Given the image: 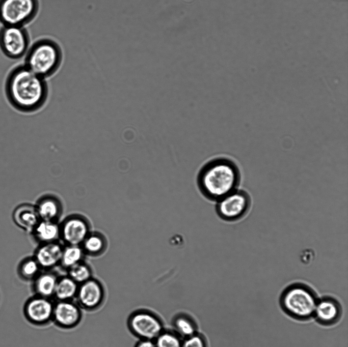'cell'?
Masks as SVG:
<instances>
[{
  "mask_svg": "<svg viewBox=\"0 0 348 347\" xmlns=\"http://www.w3.org/2000/svg\"><path fill=\"white\" fill-rule=\"evenodd\" d=\"M5 91L11 106L23 113L40 109L48 94L45 78L32 72L23 64L10 70L6 78Z\"/></svg>",
  "mask_w": 348,
  "mask_h": 347,
  "instance_id": "obj_1",
  "label": "cell"
},
{
  "mask_svg": "<svg viewBox=\"0 0 348 347\" xmlns=\"http://www.w3.org/2000/svg\"><path fill=\"white\" fill-rule=\"evenodd\" d=\"M240 180L236 163L228 158L218 157L202 165L197 174V185L204 197L216 202L238 189Z\"/></svg>",
  "mask_w": 348,
  "mask_h": 347,
  "instance_id": "obj_2",
  "label": "cell"
},
{
  "mask_svg": "<svg viewBox=\"0 0 348 347\" xmlns=\"http://www.w3.org/2000/svg\"><path fill=\"white\" fill-rule=\"evenodd\" d=\"M63 57L62 49L55 40L43 38L30 45L23 64L34 73L46 78L59 68Z\"/></svg>",
  "mask_w": 348,
  "mask_h": 347,
  "instance_id": "obj_3",
  "label": "cell"
},
{
  "mask_svg": "<svg viewBox=\"0 0 348 347\" xmlns=\"http://www.w3.org/2000/svg\"><path fill=\"white\" fill-rule=\"evenodd\" d=\"M317 301L313 290L299 282L288 286L280 299L283 310L292 318L300 321L307 320L314 315Z\"/></svg>",
  "mask_w": 348,
  "mask_h": 347,
  "instance_id": "obj_4",
  "label": "cell"
},
{
  "mask_svg": "<svg viewBox=\"0 0 348 347\" xmlns=\"http://www.w3.org/2000/svg\"><path fill=\"white\" fill-rule=\"evenodd\" d=\"M39 9V0H0V22L25 26L34 19Z\"/></svg>",
  "mask_w": 348,
  "mask_h": 347,
  "instance_id": "obj_5",
  "label": "cell"
},
{
  "mask_svg": "<svg viewBox=\"0 0 348 347\" xmlns=\"http://www.w3.org/2000/svg\"><path fill=\"white\" fill-rule=\"evenodd\" d=\"M127 325L130 332L139 339L154 340L165 329L163 321L157 314L143 308L130 314Z\"/></svg>",
  "mask_w": 348,
  "mask_h": 347,
  "instance_id": "obj_6",
  "label": "cell"
},
{
  "mask_svg": "<svg viewBox=\"0 0 348 347\" xmlns=\"http://www.w3.org/2000/svg\"><path fill=\"white\" fill-rule=\"evenodd\" d=\"M251 205L252 199L249 193L238 188L216 201L215 209L222 220L234 222L245 217Z\"/></svg>",
  "mask_w": 348,
  "mask_h": 347,
  "instance_id": "obj_7",
  "label": "cell"
},
{
  "mask_svg": "<svg viewBox=\"0 0 348 347\" xmlns=\"http://www.w3.org/2000/svg\"><path fill=\"white\" fill-rule=\"evenodd\" d=\"M30 46V35L25 26L2 25L1 27L0 49L8 58H22Z\"/></svg>",
  "mask_w": 348,
  "mask_h": 347,
  "instance_id": "obj_8",
  "label": "cell"
},
{
  "mask_svg": "<svg viewBox=\"0 0 348 347\" xmlns=\"http://www.w3.org/2000/svg\"><path fill=\"white\" fill-rule=\"evenodd\" d=\"M54 304L52 299L34 295L24 304V315L34 326H47L52 323Z\"/></svg>",
  "mask_w": 348,
  "mask_h": 347,
  "instance_id": "obj_9",
  "label": "cell"
},
{
  "mask_svg": "<svg viewBox=\"0 0 348 347\" xmlns=\"http://www.w3.org/2000/svg\"><path fill=\"white\" fill-rule=\"evenodd\" d=\"M106 297L105 288L93 277L79 284L74 301L82 310L94 311L103 305Z\"/></svg>",
  "mask_w": 348,
  "mask_h": 347,
  "instance_id": "obj_10",
  "label": "cell"
},
{
  "mask_svg": "<svg viewBox=\"0 0 348 347\" xmlns=\"http://www.w3.org/2000/svg\"><path fill=\"white\" fill-rule=\"evenodd\" d=\"M83 319V310L73 301H55L52 320L57 327L72 329L77 327Z\"/></svg>",
  "mask_w": 348,
  "mask_h": 347,
  "instance_id": "obj_11",
  "label": "cell"
},
{
  "mask_svg": "<svg viewBox=\"0 0 348 347\" xmlns=\"http://www.w3.org/2000/svg\"><path fill=\"white\" fill-rule=\"evenodd\" d=\"M60 237L67 245L81 246L91 233L88 221L77 215L65 219L60 225Z\"/></svg>",
  "mask_w": 348,
  "mask_h": 347,
  "instance_id": "obj_12",
  "label": "cell"
},
{
  "mask_svg": "<svg viewBox=\"0 0 348 347\" xmlns=\"http://www.w3.org/2000/svg\"><path fill=\"white\" fill-rule=\"evenodd\" d=\"M342 310L339 301L331 296L318 300L314 315L316 321L324 326H331L341 318Z\"/></svg>",
  "mask_w": 348,
  "mask_h": 347,
  "instance_id": "obj_13",
  "label": "cell"
},
{
  "mask_svg": "<svg viewBox=\"0 0 348 347\" xmlns=\"http://www.w3.org/2000/svg\"><path fill=\"white\" fill-rule=\"evenodd\" d=\"M63 248L56 241L42 243L37 249L34 258L41 269H49L60 264Z\"/></svg>",
  "mask_w": 348,
  "mask_h": 347,
  "instance_id": "obj_14",
  "label": "cell"
},
{
  "mask_svg": "<svg viewBox=\"0 0 348 347\" xmlns=\"http://www.w3.org/2000/svg\"><path fill=\"white\" fill-rule=\"evenodd\" d=\"M58 278L59 276L52 272L40 273L33 281L34 295L53 299Z\"/></svg>",
  "mask_w": 348,
  "mask_h": 347,
  "instance_id": "obj_15",
  "label": "cell"
},
{
  "mask_svg": "<svg viewBox=\"0 0 348 347\" xmlns=\"http://www.w3.org/2000/svg\"><path fill=\"white\" fill-rule=\"evenodd\" d=\"M35 208L40 220L56 221L62 211L61 203L51 196L42 198Z\"/></svg>",
  "mask_w": 348,
  "mask_h": 347,
  "instance_id": "obj_16",
  "label": "cell"
},
{
  "mask_svg": "<svg viewBox=\"0 0 348 347\" xmlns=\"http://www.w3.org/2000/svg\"><path fill=\"white\" fill-rule=\"evenodd\" d=\"M13 219L19 226L32 231L40 221L36 208L27 205L20 206L15 209Z\"/></svg>",
  "mask_w": 348,
  "mask_h": 347,
  "instance_id": "obj_17",
  "label": "cell"
},
{
  "mask_svg": "<svg viewBox=\"0 0 348 347\" xmlns=\"http://www.w3.org/2000/svg\"><path fill=\"white\" fill-rule=\"evenodd\" d=\"M172 330L182 339L198 332V325L190 315L181 312L175 315L172 321Z\"/></svg>",
  "mask_w": 348,
  "mask_h": 347,
  "instance_id": "obj_18",
  "label": "cell"
},
{
  "mask_svg": "<svg viewBox=\"0 0 348 347\" xmlns=\"http://www.w3.org/2000/svg\"><path fill=\"white\" fill-rule=\"evenodd\" d=\"M79 284L68 275L59 277L53 300L55 301H73L75 300Z\"/></svg>",
  "mask_w": 348,
  "mask_h": 347,
  "instance_id": "obj_19",
  "label": "cell"
},
{
  "mask_svg": "<svg viewBox=\"0 0 348 347\" xmlns=\"http://www.w3.org/2000/svg\"><path fill=\"white\" fill-rule=\"evenodd\" d=\"M33 232L42 243L56 242L60 237V225L56 221L40 220Z\"/></svg>",
  "mask_w": 348,
  "mask_h": 347,
  "instance_id": "obj_20",
  "label": "cell"
},
{
  "mask_svg": "<svg viewBox=\"0 0 348 347\" xmlns=\"http://www.w3.org/2000/svg\"><path fill=\"white\" fill-rule=\"evenodd\" d=\"M84 253L91 255H97L104 250L106 246L105 238L100 234L90 233L82 244Z\"/></svg>",
  "mask_w": 348,
  "mask_h": 347,
  "instance_id": "obj_21",
  "label": "cell"
},
{
  "mask_svg": "<svg viewBox=\"0 0 348 347\" xmlns=\"http://www.w3.org/2000/svg\"><path fill=\"white\" fill-rule=\"evenodd\" d=\"M84 251L80 246L67 245L64 247L60 264L68 270L70 268L82 261Z\"/></svg>",
  "mask_w": 348,
  "mask_h": 347,
  "instance_id": "obj_22",
  "label": "cell"
},
{
  "mask_svg": "<svg viewBox=\"0 0 348 347\" xmlns=\"http://www.w3.org/2000/svg\"><path fill=\"white\" fill-rule=\"evenodd\" d=\"M183 339L172 329H165L154 340L156 347H181Z\"/></svg>",
  "mask_w": 348,
  "mask_h": 347,
  "instance_id": "obj_23",
  "label": "cell"
},
{
  "mask_svg": "<svg viewBox=\"0 0 348 347\" xmlns=\"http://www.w3.org/2000/svg\"><path fill=\"white\" fill-rule=\"evenodd\" d=\"M67 271V275L78 284L93 277L92 271L90 266L83 262L71 267Z\"/></svg>",
  "mask_w": 348,
  "mask_h": 347,
  "instance_id": "obj_24",
  "label": "cell"
},
{
  "mask_svg": "<svg viewBox=\"0 0 348 347\" xmlns=\"http://www.w3.org/2000/svg\"><path fill=\"white\" fill-rule=\"evenodd\" d=\"M40 267L35 258H30L23 261L18 269L20 277L25 280L33 281L40 273Z\"/></svg>",
  "mask_w": 348,
  "mask_h": 347,
  "instance_id": "obj_25",
  "label": "cell"
},
{
  "mask_svg": "<svg viewBox=\"0 0 348 347\" xmlns=\"http://www.w3.org/2000/svg\"><path fill=\"white\" fill-rule=\"evenodd\" d=\"M208 342L205 336L199 332L183 338L181 347H208Z\"/></svg>",
  "mask_w": 348,
  "mask_h": 347,
  "instance_id": "obj_26",
  "label": "cell"
},
{
  "mask_svg": "<svg viewBox=\"0 0 348 347\" xmlns=\"http://www.w3.org/2000/svg\"><path fill=\"white\" fill-rule=\"evenodd\" d=\"M134 347H156L154 340L139 339Z\"/></svg>",
  "mask_w": 348,
  "mask_h": 347,
  "instance_id": "obj_27",
  "label": "cell"
}]
</instances>
